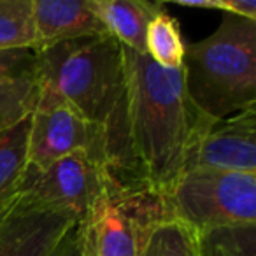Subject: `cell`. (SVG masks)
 Listing matches in <instances>:
<instances>
[{"label":"cell","mask_w":256,"mask_h":256,"mask_svg":"<svg viewBox=\"0 0 256 256\" xmlns=\"http://www.w3.org/2000/svg\"><path fill=\"white\" fill-rule=\"evenodd\" d=\"M92 6L106 30L121 46L148 54V26L164 11L162 4L148 0H92Z\"/></svg>","instance_id":"obj_12"},{"label":"cell","mask_w":256,"mask_h":256,"mask_svg":"<svg viewBox=\"0 0 256 256\" xmlns=\"http://www.w3.org/2000/svg\"><path fill=\"white\" fill-rule=\"evenodd\" d=\"M148 56L165 68H181L184 42L176 18L162 11L150 23L146 34Z\"/></svg>","instance_id":"obj_16"},{"label":"cell","mask_w":256,"mask_h":256,"mask_svg":"<svg viewBox=\"0 0 256 256\" xmlns=\"http://www.w3.org/2000/svg\"><path fill=\"white\" fill-rule=\"evenodd\" d=\"M37 102V53L28 48L0 51V130L32 116Z\"/></svg>","instance_id":"obj_11"},{"label":"cell","mask_w":256,"mask_h":256,"mask_svg":"<svg viewBox=\"0 0 256 256\" xmlns=\"http://www.w3.org/2000/svg\"><path fill=\"white\" fill-rule=\"evenodd\" d=\"M216 11L256 22V0H216Z\"/></svg>","instance_id":"obj_18"},{"label":"cell","mask_w":256,"mask_h":256,"mask_svg":"<svg viewBox=\"0 0 256 256\" xmlns=\"http://www.w3.org/2000/svg\"><path fill=\"white\" fill-rule=\"evenodd\" d=\"M188 170L256 176V107L210 121L186 160Z\"/></svg>","instance_id":"obj_9"},{"label":"cell","mask_w":256,"mask_h":256,"mask_svg":"<svg viewBox=\"0 0 256 256\" xmlns=\"http://www.w3.org/2000/svg\"><path fill=\"white\" fill-rule=\"evenodd\" d=\"M34 50V0H0V51Z\"/></svg>","instance_id":"obj_15"},{"label":"cell","mask_w":256,"mask_h":256,"mask_svg":"<svg viewBox=\"0 0 256 256\" xmlns=\"http://www.w3.org/2000/svg\"><path fill=\"white\" fill-rule=\"evenodd\" d=\"M198 256H256V223H232L196 232Z\"/></svg>","instance_id":"obj_14"},{"label":"cell","mask_w":256,"mask_h":256,"mask_svg":"<svg viewBox=\"0 0 256 256\" xmlns=\"http://www.w3.org/2000/svg\"><path fill=\"white\" fill-rule=\"evenodd\" d=\"M76 224L72 214L18 190L0 204V256H51Z\"/></svg>","instance_id":"obj_8"},{"label":"cell","mask_w":256,"mask_h":256,"mask_svg":"<svg viewBox=\"0 0 256 256\" xmlns=\"http://www.w3.org/2000/svg\"><path fill=\"white\" fill-rule=\"evenodd\" d=\"M109 168L86 153H74L44 170L26 168L20 192L40 204L65 210L79 221L102 193Z\"/></svg>","instance_id":"obj_7"},{"label":"cell","mask_w":256,"mask_h":256,"mask_svg":"<svg viewBox=\"0 0 256 256\" xmlns=\"http://www.w3.org/2000/svg\"><path fill=\"white\" fill-rule=\"evenodd\" d=\"M170 218L167 195L142 179L109 170L102 193L76 230L90 256H139L151 230Z\"/></svg>","instance_id":"obj_4"},{"label":"cell","mask_w":256,"mask_h":256,"mask_svg":"<svg viewBox=\"0 0 256 256\" xmlns=\"http://www.w3.org/2000/svg\"><path fill=\"white\" fill-rule=\"evenodd\" d=\"M172 216L195 232L232 223H256V176L188 170L168 193Z\"/></svg>","instance_id":"obj_5"},{"label":"cell","mask_w":256,"mask_h":256,"mask_svg":"<svg viewBox=\"0 0 256 256\" xmlns=\"http://www.w3.org/2000/svg\"><path fill=\"white\" fill-rule=\"evenodd\" d=\"M174 4L190 9H216V0H174Z\"/></svg>","instance_id":"obj_20"},{"label":"cell","mask_w":256,"mask_h":256,"mask_svg":"<svg viewBox=\"0 0 256 256\" xmlns=\"http://www.w3.org/2000/svg\"><path fill=\"white\" fill-rule=\"evenodd\" d=\"M36 48L42 51L67 40L109 34L92 0H34Z\"/></svg>","instance_id":"obj_10"},{"label":"cell","mask_w":256,"mask_h":256,"mask_svg":"<svg viewBox=\"0 0 256 256\" xmlns=\"http://www.w3.org/2000/svg\"><path fill=\"white\" fill-rule=\"evenodd\" d=\"M139 256H198L196 232L178 218L165 220L151 230Z\"/></svg>","instance_id":"obj_17"},{"label":"cell","mask_w":256,"mask_h":256,"mask_svg":"<svg viewBox=\"0 0 256 256\" xmlns=\"http://www.w3.org/2000/svg\"><path fill=\"white\" fill-rule=\"evenodd\" d=\"M130 150L142 179L168 196L204 128L214 121L190 100L181 68L121 46Z\"/></svg>","instance_id":"obj_1"},{"label":"cell","mask_w":256,"mask_h":256,"mask_svg":"<svg viewBox=\"0 0 256 256\" xmlns=\"http://www.w3.org/2000/svg\"><path fill=\"white\" fill-rule=\"evenodd\" d=\"M30 116L0 130V204L18 193L28 168Z\"/></svg>","instance_id":"obj_13"},{"label":"cell","mask_w":256,"mask_h":256,"mask_svg":"<svg viewBox=\"0 0 256 256\" xmlns=\"http://www.w3.org/2000/svg\"><path fill=\"white\" fill-rule=\"evenodd\" d=\"M36 53L39 102H65L104 128L109 170L121 178L142 179L130 150L121 44L110 34H104L54 44Z\"/></svg>","instance_id":"obj_2"},{"label":"cell","mask_w":256,"mask_h":256,"mask_svg":"<svg viewBox=\"0 0 256 256\" xmlns=\"http://www.w3.org/2000/svg\"><path fill=\"white\" fill-rule=\"evenodd\" d=\"M51 256H90V254L84 249V246L81 244V240H79L78 230L74 226L65 235L64 240L56 246V249H54V252Z\"/></svg>","instance_id":"obj_19"},{"label":"cell","mask_w":256,"mask_h":256,"mask_svg":"<svg viewBox=\"0 0 256 256\" xmlns=\"http://www.w3.org/2000/svg\"><path fill=\"white\" fill-rule=\"evenodd\" d=\"M181 70L193 106L212 120L256 107V22L223 12L216 32L184 46Z\"/></svg>","instance_id":"obj_3"},{"label":"cell","mask_w":256,"mask_h":256,"mask_svg":"<svg viewBox=\"0 0 256 256\" xmlns=\"http://www.w3.org/2000/svg\"><path fill=\"white\" fill-rule=\"evenodd\" d=\"M74 153L90 154L109 168V146L104 128L65 102H39L30 116L28 167L44 170Z\"/></svg>","instance_id":"obj_6"}]
</instances>
